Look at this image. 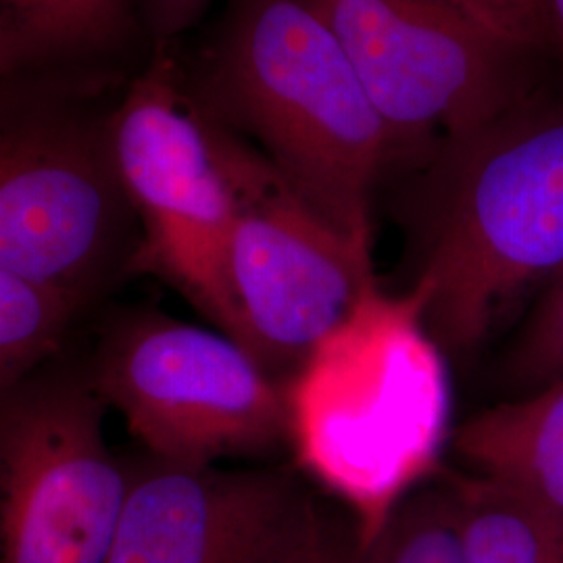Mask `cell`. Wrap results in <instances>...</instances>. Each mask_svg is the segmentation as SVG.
Segmentation results:
<instances>
[{"label": "cell", "mask_w": 563, "mask_h": 563, "mask_svg": "<svg viewBox=\"0 0 563 563\" xmlns=\"http://www.w3.org/2000/svg\"><path fill=\"white\" fill-rule=\"evenodd\" d=\"M80 322L57 297L0 269V388L60 353Z\"/></svg>", "instance_id": "cell-13"}, {"label": "cell", "mask_w": 563, "mask_h": 563, "mask_svg": "<svg viewBox=\"0 0 563 563\" xmlns=\"http://www.w3.org/2000/svg\"><path fill=\"white\" fill-rule=\"evenodd\" d=\"M544 563H563V549H560L551 560H547Z\"/></svg>", "instance_id": "cell-21"}, {"label": "cell", "mask_w": 563, "mask_h": 563, "mask_svg": "<svg viewBox=\"0 0 563 563\" xmlns=\"http://www.w3.org/2000/svg\"><path fill=\"white\" fill-rule=\"evenodd\" d=\"M547 20H549V41H551V59L560 60L563 67V0H544Z\"/></svg>", "instance_id": "cell-20"}, {"label": "cell", "mask_w": 563, "mask_h": 563, "mask_svg": "<svg viewBox=\"0 0 563 563\" xmlns=\"http://www.w3.org/2000/svg\"><path fill=\"white\" fill-rule=\"evenodd\" d=\"M328 25L390 130L393 169H420L455 136L543 90L547 57L453 0H305Z\"/></svg>", "instance_id": "cell-7"}, {"label": "cell", "mask_w": 563, "mask_h": 563, "mask_svg": "<svg viewBox=\"0 0 563 563\" xmlns=\"http://www.w3.org/2000/svg\"><path fill=\"white\" fill-rule=\"evenodd\" d=\"M355 544L353 523L339 522L316 499L269 563H346Z\"/></svg>", "instance_id": "cell-16"}, {"label": "cell", "mask_w": 563, "mask_h": 563, "mask_svg": "<svg viewBox=\"0 0 563 563\" xmlns=\"http://www.w3.org/2000/svg\"><path fill=\"white\" fill-rule=\"evenodd\" d=\"M211 4L213 0H139L142 34L151 48L176 46Z\"/></svg>", "instance_id": "cell-18"}, {"label": "cell", "mask_w": 563, "mask_h": 563, "mask_svg": "<svg viewBox=\"0 0 563 563\" xmlns=\"http://www.w3.org/2000/svg\"><path fill=\"white\" fill-rule=\"evenodd\" d=\"M346 563H467L443 481L409 495L376 539L363 547L355 541Z\"/></svg>", "instance_id": "cell-14"}, {"label": "cell", "mask_w": 563, "mask_h": 563, "mask_svg": "<svg viewBox=\"0 0 563 563\" xmlns=\"http://www.w3.org/2000/svg\"><path fill=\"white\" fill-rule=\"evenodd\" d=\"M180 67L209 120L253 144L342 234L372 246V197L395 167L393 136L305 0H225Z\"/></svg>", "instance_id": "cell-1"}, {"label": "cell", "mask_w": 563, "mask_h": 563, "mask_svg": "<svg viewBox=\"0 0 563 563\" xmlns=\"http://www.w3.org/2000/svg\"><path fill=\"white\" fill-rule=\"evenodd\" d=\"M416 174L413 286L444 355L467 357L563 269V97L541 90Z\"/></svg>", "instance_id": "cell-2"}, {"label": "cell", "mask_w": 563, "mask_h": 563, "mask_svg": "<svg viewBox=\"0 0 563 563\" xmlns=\"http://www.w3.org/2000/svg\"><path fill=\"white\" fill-rule=\"evenodd\" d=\"M453 446L474 474L563 511V380L472 416Z\"/></svg>", "instance_id": "cell-11"}, {"label": "cell", "mask_w": 563, "mask_h": 563, "mask_svg": "<svg viewBox=\"0 0 563 563\" xmlns=\"http://www.w3.org/2000/svg\"><path fill=\"white\" fill-rule=\"evenodd\" d=\"M59 67L60 65L44 59L38 53H34L25 46L0 38V86L23 78V76L36 74V71L59 69Z\"/></svg>", "instance_id": "cell-19"}, {"label": "cell", "mask_w": 563, "mask_h": 563, "mask_svg": "<svg viewBox=\"0 0 563 563\" xmlns=\"http://www.w3.org/2000/svg\"><path fill=\"white\" fill-rule=\"evenodd\" d=\"M141 34L139 0H0V38L60 67H118Z\"/></svg>", "instance_id": "cell-12"}, {"label": "cell", "mask_w": 563, "mask_h": 563, "mask_svg": "<svg viewBox=\"0 0 563 563\" xmlns=\"http://www.w3.org/2000/svg\"><path fill=\"white\" fill-rule=\"evenodd\" d=\"M111 148L141 234L134 276L165 282L241 344L228 278L236 192L223 128L190 99L174 46L151 48L121 88Z\"/></svg>", "instance_id": "cell-5"}, {"label": "cell", "mask_w": 563, "mask_h": 563, "mask_svg": "<svg viewBox=\"0 0 563 563\" xmlns=\"http://www.w3.org/2000/svg\"><path fill=\"white\" fill-rule=\"evenodd\" d=\"M472 18L523 48L551 57L544 0H453Z\"/></svg>", "instance_id": "cell-17"}, {"label": "cell", "mask_w": 563, "mask_h": 563, "mask_svg": "<svg viewBox=\"0 0 563 563\" xmlns=\"http://www.w3.org/2000/svg\"><path fill=\"white\" fill-rule=\"evenodd\" d=\"M223 144L236 192L228 278L241 344L284 380L376 280L372 246L320 216L253 144L225 128Z\"/></svg>", "instance_id": "cell-9"}, {"label": "cell", "mask_w": 563, "mask_h": 563, "mask_svg": "<svg viewBox=\"0 0 563 563\" xmlns=\"http://www.w3.org/2000/svg\"><path fill=\"white\" fill-rule=\"evenodd\" d=\"M107 402L69 342L0 388V563H104L128 493Z\"/></svg>", "instance_id": "cell-8"}, {"label": "cell", "mask_w": 563, "mask_h": 563, "mask_svg": "<svg viewBox=\"0 0 563 563\" xmlns=\"http://www.w3.org/2000/svg\"><path fill=\"white\" fill-rule=\"evenodd\" d=\"M125 81L59 67L0 86V269L80 320L134 276L141 244L111 148L120 95L104 101Z\"/></svg>", "instance_id": "cell-4"}, {"label": "cell", "mask_w": 563, "mask_h": 563, "mask_svg": "<svg viewBox=\"0 0 563 563\" xmlns=\"http://www.w3.org/2000/svg\"><path fill=\"white\" fill-rule=\"evenodd\" d=\"M282 384L297 465L344 505L357 544L369 543L437 476L451 437L453 388L426 295L367 284Z\"/></svg>", "instance_id": "cell-3"}, {"label": "cell", "mask_w": 563, "mask_h": 563, "mask_svg": "<svg viewBox=\"0 0 563 563\" xmlns=\"http://www.w3.org/2000/svg\"><path fill=\"white\" fill-rule=\"evenodd\" d=\"M128 493L104 563H269L311 504L288 467L180 465L123 451Z\"/></svg>", "instance_id": "cell-10"}, {"label": "cell", "mask_w": 563, "mask_h": 563, "mask_svg": "<svg viewBox=\"0 0 563 563\" xmlns=\"http://www.w3.org/2000/svg\"><path fill=\"white\" fill-rule=\"evenodd\" d=\"M86 360L102 401L163 462L205 467L288 449L284 384L220 330L120 307Z\"/></svg>", "instance_id": "cell-6"}, {"label": "cell", "mask_w": 563, "mask_h": 563, "mask_svg": "<svg viewBox=\"0 0 563 563\" xmlns=\"http://www.w3.org/2000/svg\"><path fill=\"white\" fill-rule=\"evenodd\" d=\"M505 376L522 395L563 380V269L547 284L511 344Z\"/></svg>", "instance_id": "cell-15"}]
</instances>
